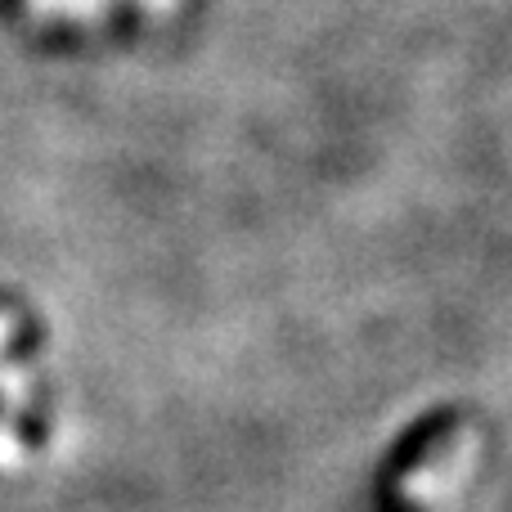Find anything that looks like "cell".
<instances>
[{"instance_id": "obj_1", "label": "cell", "mask_w": 512, "mask_h": 512, "mask_svg": "<svg viewBox=\"0 0 512 512\" xmlns=\"http://www.w3.org/2000/svg\"><path fill=\"white\" fill-rule=\"evenodd\" d=\"M463 468H468V441H463L459 450L450 445V450H445L436 463L409 472V477L400 481V499H405V504H432V499H441L445 490L463 477Z\"/></svg>"}]
</instances>
